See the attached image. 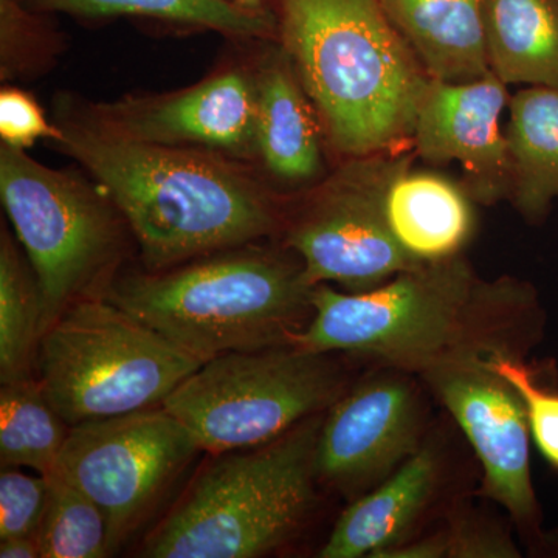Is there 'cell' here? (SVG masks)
Instances as JSON below:
<instances>
[{
  "label": "cell",
  "mask_w": 558,
  "mask_h": 558,
  "mask_svg": "<svg viewBox=\"0 0 558 558\" xmlns=\"http://www.w3.org/2000/svg\"><path fill=\"white\" fill-rule=\"evenodd\" d=\"M0 137L2 145L27 149L38 140L57 142L61 130L47 120L31 94L7 86L0 92Z\"/></svg>",
  "instance_id": "obj_28"
},
{
  "label": "cell",
  "mask_w": 558,
  "mask_h": 558,
  "mask_svg": "<svg viewBox=\"0 0 558 558\" xmlns=\"http://www.w3.org/2000/svg\"><path fill=\"white\" fill-rule=\"evenodd\" d=\"M450 556V537L422 539L409 546H392L379 557L385 558H436Z\"/></svg>",
  "instance_id": "obj_29"
},
{
  "label": "cell",
  "mask_w": 558,
  "mask_h": 558,
  "mask_svg": "<svg viewBox=\"0 0 558 558\" xmlns=\"http://www.w3.org/2000/svg\"><path fill=\"white\" fill-rule=\"evenodd\" d=\"M277 36L340 157L411 146L429 83L381 0H275ZM413 148V146H411Z\"/></svg>",
  "instance_id": "obj_2"
},
{
  "label": "cell",
  "mask_w": 558,
  "mask_h": 558,
  "mask_svg": "<svg viewBox=\"0 0 558 558\" xmlns=\"http://www.w3.org/2000/svg\"><path fill=\"white\" fill-rule=\"evenodd\" d=\"M508 86L494 73L469 83L429 80L414 119L411 146L429 165L457 161L473 201L508 199L510 160L501 117L509 108Z\"/></svg>",
  "instance_id": "obj_13"
},
{
  "label": "cell",
  "mask_w": 558,
  "mask_h": 558,
  "mask_svg": "<svg viewBox=\"0 0 558 558\" xmlns=\"http://www.w3.org/2000/svg\"><path fill=\"white\" fill-rule=\"evenodd\" d=\"M57 124L54 145L119 209L148 271L263 240L281 223L274 194L241 161L119 137L81 109H65Z\"/></svg>",
  "instance_id": "obj_1"
},
{
  "label": "cell",
  "mask_w": 558,
  "mask_h": 558,
  "mask_svg": "<svg viewBox=\"0 0 558 558\" xmlns=\"http://www.w3.org/2000/svg\"><path fill=\"white\" fill-rule=\"evenodd\" d=\"M202 365L105 296H89L44 330L36 373L73 427L161 407Z\"/></svg>",
  "instance_id": "obj_6"
},
{
  "label": "cell",
  "mask_w": 558,
  "mask_h": 558,
  "mask_svg": "<svg viewBox=\"0 0 558 558\" xmlns=\"http://www.w3.org/2000/svg\"><path fill=\"white\" fill-rule=\"evenodd\" d=\"M488 65L506 86L558 87V0H484Z\"/></svg>",
  "instance_id": "obj_20"
},
{
  "label": "cell",
  "mask_w": 558,
  "mask_h": 558,
  "mask_svg": "<svg viewBox=\"0 0 558 558\" xmlns=\"http://www.w3.org/2000/svg\"><path fill=\"white\" fill-rule=\"evenodd\" d=\"M473 197L461 183L433 171H403L387 197L389 226L414 258L457 256L475 229Z\"/></svg>",
  "instance_id": "obj_18"
},
{
  "label": "cell",
  "mask_w": 558,
  "mask_h": 558,
  "mask_svg": "<svg viewBox=\"0 0 558 558\" xmlns=\"http://www.w3.org/2000/svg\"><path fill=\"white\" fill-rule=\"evenodd\" d=\"M340 396V373L328 354L284 344L208 360L161 407L201 451L219 454L270 442Z\"/></svg>",
  "instance_id": "obj_8"
},
{
  "label": "cell",
  "mask_w": 558,
  "mask_h": 558,
  "mask_svg": "<svg viewBox=\"0 0 558 558\" xmlns=\"http://www.w3.org/2000/svg\"><path fill=\"white\" fill-rule=\"evenodd\" d=\"M43 304L38 279L7 230L0 240V380L28 379L36 371Z\"/></svg>",
  "instance_id": "obj_23"
},
{
  "label": "cell",
  "mask_w": 558,
  "mask_h": 558,
  "mask_svg": "<svg viewBox=\"0 0 558 558\" xmlns=\"http://www.w3.org/2000/svg\"><path fill=\"white\" fill-rule=\"evenodd\" d=\"M47 478L49 502L38 534L40 557H109L108 521L97 502L58 473Z\"/></svg>",
  "instance_id": "obj_24"
},
{
  "label": "cell",
  "mask_w": 558,
  "mask_h": 558,
  "mask_svg": "<svg viewBox=\"0 0 558 558\" xmlns=\"http://www.w3.org/2000/svg\"><path fill=\"white\" fill-rule=\"evenodd\" d=\"M381 5L429 78L469 83L490 75L484 0H381Z\"/></svg>",
  "instance_id": "obj_16"
},
{
  "label": "cell",
  "mask_w": 558,
  "mask_h": 558,
  "mask_svg": "<svg viewBox=\"0 0 558 558\" xmlns=\"http://www.w3.org/2000/svg\"><path fill=\"white\" fill-rule=\"evenodd\" d=\"M199 451L182 422L163 407H154L73 425L53 473L102 510L112 556Z\"/></svg>",
  "instance_id": "obj_10"
},
{
  "label": "cell",
  "mask_w": 558,
  "mask_h": 558,
  "mask_svg": "<svg viewBox=\"0 0 558 558\" xmlns=\"http://www.w3.org/2000/svg\"><path fill=\"white\" fill-rule=\"evenodd\" d=\"M505 134L508 199L527 220H542L558 201V87L529 86L512 95Z\"/></svg>",
  "instance_id": "obj_19"
},
{
  "label": "cell",
  "mask_w": 558,
  "mask_h": 558,
  "mask_svg": "<svg viewBox=\"0 0 558 558\" xmlns=\"http://www.w3.org/2000/svg\"><path fill=\"white\" fill-rule=\"evenodd\" d=\"M234 3L253 13H267L264 9V0H234Z\"/></svg>",
  "instance_id": "obj_31"
},
{
  "label": "cell",
  "mask_w": 558,
  "mask_h": 558,
  "mask_svg": "<svg viewBox=\"0 0 558 558\" xmlns=\"http://www.w3.org/2000/svg\"><path fill=\"white\" fill-rule=\"evenodd\" d=\"M256 78V146L264 170L290 189L325 175V132L310 95L279 47L260 62Z\"/></svg>",
  "instance_id": "obj_15"
},
{
  "label": "cell",
  "mask_w": 558,
  "mask_h": 558,
  "mask_svg": "<svg viewBox=\"0 0 558 558\" xmlns=\"http://www.w3.org/2000/svg\"><path fill=\"white\" fill-rule=\"evenodd\" d=\"M38 11L24 0H0V65L2 80H13L43 69L57 49L53 33Z\"/></svg>",
  "instance_id": "obj_25"
},
{
  "label": "cell",
  "mask_w": 558,
  "mask_h": 558,
  "mask_svg": "<svg viewBox=\"0 0 558 558\" xmlns=\"http://www.w3.org/2000/svg\"><path fill=\"white\" fill-rule=\"evenodd\" d=\"M38 13H65L70 16H135L208 28L230 38L269 39L277 36V17L242 9L234 0H24Z\"/></svg>",
  "instance_id": "obj_21"
},
{
  "label": "cell",
  "mask_w": 558,
  "mask_h": 558,
  "mask_svg": "<svg viewBox=\"0 0 558 558\" xmlns=\"http://www.w3.org/2000/svg\"><path fill=\"white\" fill-rule=\"evenodd\" d=\"M424 377L478 454L488 494L513 519L534 520L531 428L519 392L488 368L480 351L440 363Z\"/></svg>",
  "instance_id": "obj_12"
},
{
  "label": "cell",
  "mask_w": 558,
  "mask_h": 558,
  "mask_svg": "<svg viewBox=\"0 0 558 558\" xmlns=\"http://www.w3.org/2000/svg\"><path fill=\"white\" fill-rule=\"evenodd\" d=\"M70 425L44 395L39 380L7 381L0 389V464L49 476L57 468Z\"/></svg>",
  "instance_id": "obj_22"
},
{
  "label": "cell",
  "mask_w": 558,
  "mask_h": 558,
  "mask_svg": "<svg viewBox=\"0 0 558 558\" xmlns=\"http://www.w3.org/2000/svg\"><path fill=\"white\" fill-rule=\"evenodd\" d=\"M488 292L461 255L425 260L366 292L317 284L314 314L293 344L325 354L354 352L424 374L484 349L470 341Z\"/></svg>",
  "instance_id": "obj_5"
},
{
  "label": "cell",
  "mask_w": 558,
  "mask_h": 558,
  "mask_svg": "<svg viewBox=\"0 0 558 558\" xmlns=\"http://www.w3.org/2000/svg\"><path fill=\"white\" fill-rule=\"evenodd\" d=\"M323 421L315 414L270 442L215 454L140 556L258 558L281 548L314 501Z\"/></svg>",
  "instance_id": "obj_4"
},
{
  "label": "cell",
  "mask_w": 558,
  "mask_h": 558,
  "mask_svg": "<svg viewBox=\"0 0 558 558\" xmlns=\"http://www.w3.org/2000/svg\"><path fill=\"white\" fill-rule=\"evenodd\" d=\"M0 557L2 558H38L40 546L38 535L28 537H10L0 539Z\"/></svg>",
  "instance_id": "obj_30"
},
{
  "label": "cell",
  "mask_w": 558,
  "mask_h": 558,
  "mask_svg": "<svg viewBox=\"0 0 558 558\" xmlns=\"http://www.w3.org/2000/svg\"><path fill=\"white\" fill-rule=\"evenodd\" d=\"M488 368L508 380L519 392L526 409L529 428L539 453L558 469V392L539 387L531 371L501 349L488 347L480 351Z\"/></svg>",
  "instance_id": "obj_26"
},
{
  "label": "cell",
  "mask_w": 558,
  "mask_h": 558,
  "mask_svg": "<svg viewBox=\"0 0 558 558\" xmlns=\"http://www.w3.org/2000/svg\"><path fill=\"white\" fill-rule=\"evenodd\" d=\"M436 476L438 462L432 451L411 454L376 490L341 513L318 557H379L398 545L427 505Z\"/></svg>",
  "instance_id": "obj_17"
},
{
  "label": "cell",
  "mask_w": 558,
  "mask_h": 558,
  "mask_svg": "<svg viewBox=\"0 0 558 558\" xmlns=\"http://www.w3.org/2000/svg\"><path fill=\"white\" fill-rule=\"evenodd\" d=\"M312 290L292 250L250 242L171 269L113 278L102 296L205 363L293 344L314 314Z\"/></svg>",
  "instance_id": "obj_3"
},
{
  "label": "cell",
  "mask_w": 558,
  "mask_h": 558,
  "mask_svg": "<svg viewBox=\"0 0 558 558\" xmlns=\"http://www.w3.org/2000/svg\"><path fill=\"white\" fill-rule=\"evenodd\" d=\"M49 478L2 468L0 473V539L38 535L49 502Z\"/></svg>",
  "instance_id": "obj_27"
},
{
  "label": "cell",
  "mask_w": 558,
  "mask_h": 558,
  "mask_svg": "<svg viewBox=\"0 0 558 558\" xmlns=\"http://www.w3.org/2000/svg\"><path fill=\"white\" fill-rule=\"evenodd\" d=\"M81 112L134 142L258 159L256 78L247 70H220L186 89L97 102Z\"/></svg>",
  "instance_id": "obj_11"
},
{
  "label": "cell",
  "mask_w": 558,
  "mask_h": 558,
  "mask_svg": "<svg viewBox=\"0 0 558 558\" xmlns=\"http://www.w3.org/2000/svg\"><path fill=\"white\" fill-rule=\"evenodd\" d=\"M417 400L398 377H377L337 400L319 429L315 475L341 492L389 475L416 453Z\"/></svg>",
  "instance_id": "obj_14"
},
{
  "label": "cell",
  "mask_w": 558,
  "mask_h": 558,
  "mask_svg": "<svg viewBox=\"0 0 558 558\" xmlns=\"http://www.w3.org/2000/svg\"><path fill=\"white\" fill-rule=\"evenodd\" d=\"M0 196L38 279L43 336L70 304L105 295L126 222L100 186L7 145L0 148Z\"/></svg>",
  "instance_id": "obj_7"
},
{
  "label": "cell",
  "mask_w": 558,
  "mask_h": 558,
  "mask_svg": "<svg viewBox=\"0 0 558 558\" xmlns=\"http://www.w3.org/2000/svg\"><path fill=\"white\" fill-rule=\"evenodd\" d=\"M416 159L411 146L349 157L311 186L289 219L286 247L312 286L366 292L422 263L396 240L387 215L392 182Z\"/></svg>",
  "instance_id": "obj_9"
}]
</instances>
